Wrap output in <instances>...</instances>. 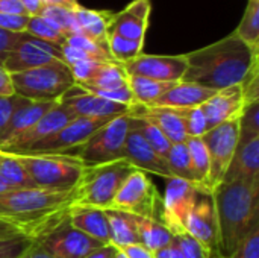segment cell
Masks as SVG:
<instances>
[{"mask_svg":"<svg viewBox=\"0 0 259 258\" xmlns=\"http://www.w3.org/2000/svg\"><path fill=\"white\" fill-rule=\"evenodd\" d=\"M32 182L46 190H73L83 172V164L68 154H32L17 155Z\"/></svg>","mask_w":259,"mask_h":258,"instance_id":"6","label":"cell"},{"mask_svg":"<svg viewBox=\"0 0 259 258\" xmlns=\"http://www.w3.org/2000/svg\"><path fill=\"white\" fill-rule=\"evenodd\" d=\"M76 119L74 113L62 103H55L29 131L11 140L9 143L0 146L2 152L8 154H24L33 144L46 140L47 137L56 134L61 128Z\"/></svg>","mask_w":259,"mask_h":258,"instance_id":"15","label":"cell"},{"mask_svg":"<svg viewBox=\"0 0 259 258\" xmlns=\"http://www.w3.org/2000/svg\"><path fill=\"white\" fill-rule=\"evenodd\" d=\"M129 76L124 70V67L118 62H102L93 78L88 82L76 84V85H87L102 90H114L127 85Z\"/></svg>","mask_w":259,"mask_h":258,"instance_id":"31","label":"cell"},{"mask_svg":"<svg viewBox=\"0 0 259 258\" xmlns=\"http://www.w3.org/2000/svg\"><path fill=\"white\" fill-rule=\"evenodd\" d=\"M15 94L33 102H59L76 84L65 62H53L11 75Z\"/></svg>","mask_w":259,"mask_h":258,"instance_id":"7","label":"cell"},{"mask_svg":"<svg viewBox=\"0 0 259 258\" xmlns=\"http://www.w3.org/2000/svg\"><path fill=\"white\" fill-rule=\"evenodd\" d=\"M29 21V15H12V14H3L0 12V29L9 30V32H26V26Z\"/></svg>","mask_w":259,"mask_h":258,"instance_id":"47","label":"cell"},{"mask_svg":"<svg viewBox=\"0 0 259 258\" xmlns=\"http://www.w3.org/2000/svg\"><path fill=\"white\" fill-rule=\"evenodd\" d=\"M73 190L15 189L0 195V217L14 222L27 236L49 214L70 207Z\"/></svg>","mask_w":259,"mask_h":258,"instance_id":"3","label":"cell"},{"mask_svg":"<svg viewBox=\"0 0 259 258\" xmlns=\"http://www.w3.org/2000/svg\"><path fill=\"white\" fill-rule=\"evenodd\" d=\"M240 138H249L259 135V102L246 103L238 120Z\"/></svg>","mask_w":259,"mask_h":258,"instance_id":"41","label":"cell"},{"mask_svg":"<svg viewBox=\"0 0 259 258\" xmlns=\"http://www.w3.org/2000/svg\"><path fill=\"white\" fill-rule=\"evenodd\" d=\"M173 240L179 246L184 258H209V251H206L196 239H193L187 233L175 236Z\"/></svg>","mask_w":259,"mask_h":258,"instance_id":"44","label":"cell"},{"mask_svg":"<svg viewBox=\"0 0 259 258\" xmlns=\"http://www.w3.org/2000/svg\"><path fill=\"white\" fill-rule=\"evenodd\" d=\"M129 116L153 123L156 128L161 129V132L168 138L171 144L185 143L188 138L184 129L182 120L179 119L178 113L173 108L134 105L129 108Z\"/></svg>","mask_w":259,"mask_h":258,"instance_id":"22","label":"cell"},{"mask_svg":"<svg viewBox=\"0 0 259 258\" xmlns=\"http://www.w3.org/2000/svg\"><path fill=\"white\" fill-rule=\"evenodd\" d=\"M223 182L259 184V135L238 140Z\"/></svg>","mask_w":259,"mask_h":258,"instance_id":"18","label":"cell"},{"mask_svg":"<svg viewBox=\"0 0 259 258\" xmlns=\"http://www.w3.org/2000/svg\"><path fill=\"white\" fill-rule=\"evenodd\" d=\"M134 172V167L124 160L85 167L76 186L73 187V199L70 207L108 210L124 182Z\"/></svg>","mask_w":259,"mask_h":258,"instance_id":"4","label":"cell"},{"mask_svg":"<svg viewBox=\"0 0 259 258\" xmlns=\"http://www.w3.org/2000/svg\"><path fill=\"white\" fill-rule=\"evenodd\" d=\"M124 161L134 169L143 170L146 173H153L161 178L170 179V170L165 158L158 155L143 138V135L129 125V134L124 143Z\"/></svg>","mask_w":259,"mask_h":258,"instance_id":"19","label":"cell"},{"mask_svg":"<svg viewBox=\"0 0 259 258\" xmlns=\"http://www.w3.org/2000/svg\"><path fill=\"white\" fill-rule=\"evenodd\" d=\"M120 252L126 258H155L153 252H150L147 248H144L143 245L137 243V245H129L123 249H120Z\"/></svg>","mask_w":259,"mask_h":258,"instance_id":"49","label":"cell"},{"mask_svg":"<svg viewBox=\"0 0 259 258\" xmlns=\"http://www.w3.org/2000/svg\"><path fill=\"white\" fill-rule=\"evenodd\" d=\"M44 5H50V6H61V8H67L71 11H76L80 5L77 3V0H42Z\"/></svg>","mask_w":259,"mask_h":258,"instance_id":"56","label":"cell"},{"mask_svg":"<svg viewBox=\"0 0 259 258\" xmlns=\"http://www.w3.org/2000/svg\"><path fill=\"white\" fill-rule=\"evenodd\" d=\"M111 119H93V117H76L56 134L47 137L46 140L33 144L24 154L17 155H32V154H71L74 149L87 143L100 128H103Z\"/></svg>","mask_w":259,"mask_h":258,"instance_id":"11","label":"cell"},{"mask_svg":"<svg viewBox=\"0 0 259 258\" xmlns=\"http://www.w3.org/2000/svg\"><path fill=\"white\" fill-rule=\"evenodd\" d=\"M33 240L24 234L0 240V258H23Z\"/></svg>","mask_w":259,"mask_h":258,"instance_id":"42","label":"cell"},{"mask_svg":"<svg viewBox=\"0 0 259 258\" xmlns=\"http://www.w3.org/2000/svg\"><path fill=\"white\" fill-rule=\"evenodd\" d=\"M240 120V119H238ZM238 120L222 123L206 131L200 138L206 148L209 158V192H212L223 182L225 173L231 164L240 140Z\"/></svg>","mask_w":259,"mask_h":258,"instance_id":"10","label":"cell"},{"mask_svg":"<svg viewBox=\"0 0 259 258\" xmlns=\"http://www.w3.org/2000/svg\"><path fill=\"white\" fill-rule=\"evenodd\" d=\"M187 234L196 239L209 252L219 249V224L211 195L200 193L187 220Z\"/></svg>","mask_w":259,"mask_h":258,"instance_id":"17","label":"cell"},{"mask_svg":"<svg viewBox=\"0 0 259 258\" xmlns=\"http://www.w3.org/2000/svg\"><path fill=\"white\" fill-rule=\"evenodd\" d=\"M185 58L184 82L220 91L228 87L241 85L258 61V52L232 32L220 41L187 53Z\"/></svg>","mask_w":259,"mask_h":258,"instance_id":"1","label":"cell"},{"mask_svg":"<svg viewBox=\"0 0 259 258\" xmlns=\"http://www.w3.org/2000/svg\"><path fill=\"white\" fill-rule=\"evenodd\" d=\"M209 258H225V257L220 254V251H219V249H214V251H211V252H209Z\"/></svg>","mask_w":259,"mask_h":258,"instance_id":"58","label":"cell"},{"mask_svg":"<svg viewBox=\"0 0 259 258\" xmlns=\"http://www.w3.org/2000/svg\"><path fill=\"white\" fill-rule=\"evenodd\" d=\"M68 208L55 213L35 234L33 242L41 245L52 258H83L94 249L106 246L73 228L68 220Z\"/></svg>","mask_w":259,"mask_h":258,"instance_id":"5","label":"cell"},{"mask_svg":"<svg viewBox=\"0 0 259 258\" xmlns=\"http://www.w3.org/2000/svg\"><path fill=\"white\" fill-rule=\"evenodd\" d=\"M144 41H135L124 38L118 33L109 32L108 33V50L112 56V59L121 65L126 62L135 59L138 55H141Z\"/></svg>","mask_w":259,"mask_h":258,"instance_id":"35","label":"cell"},{"mask_svg":"<svg viewBox=\"0 0 259 258\" xmlns=\"http://www.w3.org/2000/svg\"><path fill=\"white\" fill-rule=\"evenodd\" d=\"M171 178H178L193 184V170H191V160L187 143H176L171 144L168 155L165 158Z\"/></svg>","mask_w":259,"mask_h":258,"instance_id":"34","label":"cell"},{"mask_svg":"<svg viewBox=\"0 0 259 258\" xmlns=\"http://www.w3.org/2000/svg\"><path fill=\"white\" fill-rule=\"evenodd\" d=\"M65 44L83 52L93 61H97V62H115L108 49H103L102 46H99L97 43H94L93 40H90V38H87V36H83L80 33L68 35L65 38Z\"/></svg>","mask_w":259,"mask_h":258,"instance_id":"39","label":"cell"},{"mask_svg":"<svg viewBox=\"0 0 259 258\" xmlns=\"http://www.w3.org/2000/svg\"><path fill=\"white\" fill-rule=\"evenodd\" d=\"M129 88L132 91L135 105L152 106L165 91H168L176 82H161L141 76H129Z\"/></svg>","mask_w":259,"mask_h":258,"instance_id":"30","label":"cell"},{"mask_svg":"<svg viewBox=\"0 0 259 258\" xmlns=\"http://www.w3.org/2000/svg\"><path fill=\"white\" fill-rule=\"evenodd\" d=\"M211 196L219 224V251L228 258L259 227V184L222 182Z\"/></svg>","mask_w":259,"mask_h":258,"instance_id":"2","label":"cell"},{"mask_svg":"<svg viewBox=\"0 0 259 258\" xmlns=\"http://www.w3.org/2000/svg\"><path fill=\"white\" fill-rule=\"evenodd\" d=\"M53 62H64L61 46L41 41L24 32L20 43L6 56L3 67L9 75H14Z\"/></svg>","mask_w":259,"mask_h":258,"instance_id":"13","label":"cell"},{"mask_svg":"<svg viewBox=\"0 0 259 258\" xmlns=\"http://www.w3.org/2000/svg\"><path fill=\"white\" fill-rule=\"evenodd\" d=\"M162 196V216L164 224L173 236L187 233V220L200 196V192L187 181L170 178Z\"/></svg>","mask_w":259,"mask_h":258,"instance_id":"12","label":"cell"},{"mask_svg":"<svg viewBox=\"0 0 259 258\" xmlns=\"http://www.w3.org/2000/svg\"><path fill=\"white\" fill-rule=\"evenodd\" d=\"M228 258H259V227H255Z\"/></svg>","mask_w":259,"mask_h":258,"instance_id":"45","label":"cell"},{"mask_svg":"<svg viewBox=\"0 0 259 258\" xmlns=\"http://www.w3.org/2000/svg\"><path fill=\"white\" fill-rule=\"evenodd\" d=\"M150 11V0H134L121 12L112 15L108 33L114 32L129 40L144 41Z\"/></svg>","mask_w":259,"mask_h":258,"instance_id":"21","label":"cell"},{"mask_svg":"<svg viewBox=\"0 0 259 258\" xmlns=\"http://www.w3.org/2000/svg\"><path fill=\"white\" fill-rule=\"evenodd\" d=\"M115 254H117V249L111 245H106V246H102L99 249H94L93 252H90L83 258H114Z\"/></svg>","mask_w":259,"mask_h":258,"instance_id":"53","label":"cell"},{"mask_svg":"<svg viewBox=\"0 0 259 258\" xmlns=\"http://www.w3.org/2000/svg\"><path fill=\"white\" fill-rule=\"evenodd\" d=\"M131 126L135 128L141 135L143 138L147 141V144L158 154L161 155L162 158H167L168 155V151L171 148V143L168 141V138L161 132L159 128H156L153 123L147 122V120H143V119H135L131 116Z\"/></svg>","mask_w":259,"mask_h":258,"instance_id":"36","label":"cell"},{"mask_svg":"<svg viewBox=\"0 0 259 258\" xmlns=\"http://www.w3.org/2000/svg\"><path fill=\"white\" fill-rule=\"evenodd\" d=\"M20 2H21V5L24 6L26 12H27L30 17L39 15L41 11H42V8H44L42 0H20Z\"/></svg>","mask_w":259,"mask_h":258,"instance_id":"54","label":"cell"},{"mask_svg":"<svg viewBox=\"0 0 259 258\" xmlns=\"http://www.w3.org/2000/svg\"><path fill=\"white\" fill-rule=\"evenodd\" d=\"M23 258H52L42 248L41 245H38L36 242H33L30 245V248L26 251V254L23 255Z\"/></svg>","mask_w":259,"mask_h":258,"instance_id":"55","label":"cell"},{"mask_svg":"<svg viewBox=\"0 0 259 258\" xmlns=\"http://www.w3.org/2000/svg\"><path fill=\"white\" fill-rule=\"evenodd\" d=\"M127 76H141L161 82H181L187 70L185 55H138L126 62Z\"/></svg>","mask_w":259,"mask_h":258,"instance_id":"14","label":"cell"},{"mask_svg":"<svg viewBox=\"0 0 259 258\" xmlns=\"http://www.w3.org/2000/svg\"><path fill=\"white\" fill-rule=\"evenodd\" d=\"M114 258H126V257H124V255H123V254H121L120 251H117V254H115V257H114Z\"/></svg>","mask_w":259,"mask_h":258,"instance_id":"59","label":"cell"},{"mask_svg":"<svg viewBox=\"0 0 259 258\" xmlns=\"http://www.w3.org/2000/svg\"><path fill=\"white\" fill-rule=\"evenodd\" d=\"M39 15L47 18L49 21H52L65 35V38L68 35L80 33L79 27H77V23H76V18H74V11H71V9L61 8V6L44 5Z\"/></svg>","mask_w":259,"mask_h":258,"instance_id":"38","label":"cell"},{"mask_svg":"<svg viewBox=\"0 0 259 258\" xmlns=\"http://www.w3.org/2000/svg\"><path fill=\"white\" fill-rule=\"evenodd\" d=\"M235 35L241 38L255 52L259 49V0H249L241 23L235 29Z\"/></svg>","mask_w":259,"mask_h":258,"instance_id":"33","label":"cell"},{"mask_svg":"<svg viewBox=\"0 0 259 258\" xmlns=\"http://www.w3.org/2000/svg\"><path fill=\"white\" fill-rule=\"evenodd\" d=\"M14 85L11 81V75L6 71L3 64H0V97H9L14 96Z\"/></svg>","mask_w":259,"mask_h":258,"instance_id":"51","label":"cell"},{"mask_svg":"<svg viewBox=\"0 0 259 258\" xmlns=\"http://www.w3.org/2000/svg\"><path fill=\"white\" fill-rule=\"evenodd\" d=\"M109 227V245L117 251L140 243V234L137 228V216L108 208L105 210Z\"/></svg>","mask_w":259,"mask_h":258,"instance_id":"26","label":"cell"},{"mask_svg":"<svg viewBox=\"0 0 259 258\" xmlns=\"http://www.w3.org/2000/svg\"><path fill=\"white\" fill-rule=\"evenodd\" d=\"M68 220L73 228L82 231L88 237L103 245H109V227L105 210L70 207Z\"/></svg>","mask_w":259,"mask_h":258,"instance_id":"24","label":"cell"},{"mask_svg":"<svg viewBox=\"0 0 259 258\" xmlns=\"http://www.w3.org/2000/svg\"><path fill=\"white\" fill-rule=\"evenodd\" d=\"M217 91L200 87L191 82H176L168 91H165L158 100L153 102L152 106L162 108H196L202 106L206 100H209Z\"/></svg>","mask_w":259,"mask_h":258,"instance_id":"23","label":"cell"},{"mask_svg":"<svg viewBox=\"0 0 259 258\" xmlns=\"http://www.w3.org/2000/svg\"><path fill=\"white\" fill-rule=\"evenodd\" d=\"M18 234H21V231L14 222L8 220L5 217H0V240L2 239H9V237L18 236Z\"/></svg>","mask_w":259,"mask_h":258,"instance_id":"52","label":"cell"},{"mask_svg":"<svg viewBox=\"0 0 259 258\" xmlns=\"http://www.w3.org/2000/svg\"><path fill=\"white\" fill-rule=\"evenodd\" d=\"M244 99L240 85L228 87L217 91L209 100H206L200 108L206 119L208 131L232 120H238L241 117L244 108Z\"/></svg>","mask_w":259,"mask_h":258,"instance_id":"20","label":"cell"},{"mask_svg":"<svg viewBox=\"0 0 259 258\" xmlns=\"http://www.w3.org/2000/svg\"><path fill=\"white\" fill-rule=\"evenodd\" d=\"M12 190H15V187H12L8 181H5V179L0 176V195L8 193V192H12Z\"/></svg>","mask_w":259,"mask_h":258,"instance_id":"57","label":"cell"},{"mask_svg":"<svg viewBox=\"0 0 259 258\" xmlns=\"http://www.w3.org/2000/svg\"><path fill=\"white\" fill-rule=\"evenodd\" d=\"M111 208L161 222L162 196L146 172L134 169L120 186Z\"/></svg>","mask_w":259,"mask_h":258,"instance_id":"9","label":"cell"},{"mask_svg":"<svg viewBox=\"0 0 259 258\" xmlns=\"http://www.w3.org/2000/svg\"><path fill=\"white\" fill-rule=\"evenodd\" d=\"M112 15V12L93 11L83 6H79L74 11V18L80 35L93 40L103 49H108V29Z\"/></svg>","mask_w":259,"mask_h":258,"instance_id":"27","label":"cell"},{"mask_svg":"<svg viewBox=\"0 0 259 258\" xmlns=\"http://www.w3.org/2000/svg\"><path fill=\"white\" fill-rule=\"evenodd\" d=\"M187 148L191 160L193 170V186L203 195H211L209 192V158L206 148L200 137H188Z\"/></svg>","mask_w":259,"mask_h":258,"instance_id":"28","label":"cell"},{"mask_svg":"<svg viewBox=\"0 0 259 258\" xmlns=\"http://www.w3.org/2000/svg\"><path fill=\"white\" fill-rule=\"evenodd\" d=\"M55 103H58V102H33V100H29L27 103L21 105L14 113V116L11 117L8 126L2 135L0 146L9 143L11 140L17 138L18 135L29 131Z\"/></svg>","mask_w":259,"mask_h":258,"instance_id":"25","label":"cell"},{"mask_svg":"<svg viewBox=\"0 0 259 258\" xmlns=\"http://www.w3.org/2000/svg\"><path fill=\"white\" fill-rule=\"evenodd\" d=\"M29 99L21 97L18 94L9 96V97H0V141H2V135L11 120V117L14 116V113L24 103H27Z\"/></svg>","mask_w":259,"mask_h":258,"instance_id":"43","label":"cell"},{"mask_svg":"<svg viewBox=\"0 0 259 258\" xmlns=\"http://www.w3.org/2000/svg\"><path fill=\"white\" fill-rule=\"evenodd\" d=\"M137 228L140 234V245H143L153 254L159 249L170 246L175 237L164 224L152 219H144L137 216Z\"/></svg>","mask_w":259,"mask_h":258,"instance_id":"29","label":"cell"},{"mask_svg":"<svg viewBox=\"0 0 259 258\" xmlns=\"http://www.w3.org/2000/svg\"><path fill=\"white\" fill-rule=\"evenodd\" d=\"M0 12L12 15H29L20 0H0Z\"/></svg>","mask_w":259,"mask_h":258,"instance_id":"50","label":"cell"},{"mask_svg":"<svg viewBox=\"0 0 259 258\" xmlns=\"http://www.w3.org/2000/svg\"><path fill=\"white\" fill-rule=\"evenodd\" d=\"M23 33L24 32L17 33V32H9V30H5V29H0V64L5 62L6 56L20 43Z\"/></svg>","mask_w":259,"mask_h":258,"instance_id":"48","label":"cell"},{"mask_svg":"<svg viewBox=\"0 0 259 258\" xmlns=\"http://www.w3.org/2000/svg\"><path fill=\"white\" fill-rule=\"evenodd\" d=\"M241 93L244 103H252V102H259V70L258 61L253 64L244 81L241 82Z\"/></svg>","mask_w":259,"mask_h":258,"instance_id":"46","label":"cell"},{"mask_svg":"<svg viewBox=\"0 0 259 258\" xmlns=\"http://www.w3.org/2000/svg\"><path fill=\"white\" fill-rule=\"evenodd\" d=\"M59 103L70 108L76 117L111 119L129 113V106L102 99L96 94L82 90L76 84L61 97Z\"/></svg>","mask_w":259,"mask_h":258,"instance_id":"16","label":"cell"},{"mask_svg":"<svg viewBox=\"0 0 259 258\" xmlns=\"http://www.w3.org/2000/svg\"><path fill=\"white\" fill-rule=\"evenodd\" d=\"M129 113L114 117L100 128L87 143L68 155H74L83 167H93L124 160V143L129 134Z\"/></svg>","mask_w":259,"mask_h":258,"instance_id":"8","label":"cell"},{"mask_svg":"<svg viewBox=\"0 0 259 258\" xmlns=\"http://www.w3.org/2000/svg\"><path fill=\"white\" fill-rule=\"evenodd\" d=\"M0 176L15 189H35L26 169L14 154L0 151Z\"/></svg>","mask_w":259,"mask_h":258,"instance_id":"32","label":"cell"},{"mask_svg":"<svg viewBox=\"0 0 259 258\" xmlns=\"http://www.w3.org/2000/svg\"><path fill=\"white\" fill-rule=\"evenodd\" d=\"M182 120L187 137H202L206 131V119L200 106L196 108H173Z\"/></svg>","mask_w":259,"mask_h":258,"instance_id":"40","label":"cell"},{"mask_svg":"<svg viewBox=\"0 0 259 258\" xmlns=\"http://www.w3.org/2000/svg\"><path fill=\"white\" fill-rule=\"evenodd\" d=\"M26 33L38 38L41 41H47L56 46H64L65 44V35L47 18L41 17V15H33L29 17L27 26H26Z\"/></svg>","mask_w":259,"mask_h":258,"instance_id":"37","label":"cell"}]
</instances>
